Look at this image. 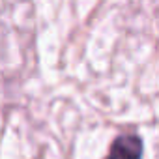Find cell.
Returning a JSON list of instances; mask_svg holds the SVG:
<instances>
[{"label":"cell","mask_w":159,"mask_h":159,"mask_svg":"<svg viewBox=\"0 0 159 159\" xmlns=\"http://www.w3.org/2000/svg\"><path fill=\"white\" fill-rule=\"evenodd\" d=\"M142 157V140L137 135L118 137L105 159H140Z\"/></svg>","instance_id":"obj_1"}]
</instances>
